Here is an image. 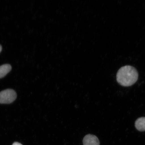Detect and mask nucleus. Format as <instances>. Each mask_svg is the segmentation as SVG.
Masks as SVG:
<instances>
[{"label": "nucleus", "mask_w": 145, "mask_h": 145, "mask_svg": "<svg viewBox=\"0 0 145 145\" xmlns=\"http://www.w3.org/2000/svg\"><path fill=\"white\" fill-rule=\"evenodd\" d=\"M12 145H23L21 144V143L17 142H15L13 143V144Z\"/></svg>", "instance_id": "obj_6"}, {"label": "nucleus", "mask_w": 145, "mask_h": 145, "mask_svg": "<svg viewBox=\"0 0 145 145\" xmlns=\"http://www.w3.org/2000/svg\"><path fill=\"white\" fill-rule=\"evenodd\" d=\"M83 145H99L98 138L95 135L89 134L86 135L83 140Z\"/></svg>", "instance_id": "obj_3"}, {"label": "nucleus", "mask_w": 145, "mask_h": 145, "mask_svg": "<svg viewBox=\"0 0 145 145\" xmlns=\"http://www.w3.org/2000/svg\"><path fill=\"white\" fill-rule=\"evenodd\" d=\"M135 125L137 129L140 131H145V117L139 118L136 121Z\"/></svg>", "instance_id": "obj_4"}, {"label": "nucleus", "mask_w": 145, "mask_h": 145, "mask_svg": "<svg viewBox=\"0 0 145 145\" xmlns=\"http://www.w3.org/2000/svg\"><path fill=\"white\" fill-rule=\"evenodd\" d=\"M2 50V47L1 45H0V52H1Z\"/></svg>", "instance_id": "obj_7"}, {"label": "nucleus", "mask_w": 145, "mask_h": 145, "mask_svg": "<svg viewBox=\"0 0 145 145\" xmlns=\"http://www.w3.org/2000/svg\"><path fill=\"white\" fill-rule=\"evenodd\" d=\"M17 95L15 91L7 89L0 92V104H10L17 98Z\"/></svg>", "instance_id": "obj_2"}, {"label": "nucleus", "mask_w": 145, "mask_h": 145, "mask_svg": "<svg viewBox=\"0 0 145 145\" xmlns=\"http://www.w3.org/2000/svg\"><path fill=\"white\" fill-rule=\"evenodd\" d=\"M138 74L136 69L127 65L121 67L118 71L116 78L117 82L121 86L128 87L137 82Z\"/></svg>", "instance_id": "obj_1"}, {"label": "nucleus", "mask_w": 145, "mask_h": 145, "mask_svg": "<svg viewBox=\"0 0 145 145\" xmlns=\"http://www.w3.org/2000/svg\"><path fill=\"white\" fill-rule=\"evenodd\" d=\"M12 69V66L9 64H5L0 66V79L7 75Z\"/></svg>", "instance_id": "obj_5"}]
</instances>
